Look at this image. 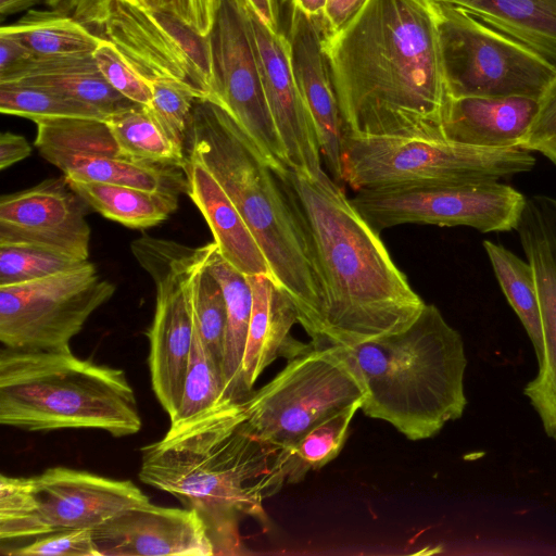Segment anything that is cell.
Returning a JSON list of instances; mask_svg holds the SVG:
<instances>
[{
	"instance_id": "obj_1",
	"label": "cell",
	"mask_w": 556,
	"mask_h": 556,
	"mask_svg": "<svg viewBox=\"0 0 556 556\" xmlns=\"http://www.w3.org/2000/svg\"><path fill=\"white\" fill-rule=\"evenodd\" d=\"M442 20V0H368L346 29L323 31L343 135L445 138Z\"/></svg>"
},
{
	"instance_id": "obj_2",
	"label": "cell",
	"mask_w": 556,
	"mask_h": 556,
	"mask_svg": "<svg viewBox=\"0 0 556 556\" xmlns=\"http://www.w3.org/2000/svg\"><path fill=\"white\" fill-rule=\"evenodd\" d=\"M280 452L250 430L241 402L226 399L142 446L138 475L200 515L215 555H245L240 520L268 527L263 502L285 483Z\"/></svg>"
},
{
	"instance_id": "obj_3",
	"label": "cell",
	"mask_w": 556,
	"mask_h": 556,
	"mask_svg": "<svg viewBox=\"0 0 556 556\" xmlns=\"http://www.w3.org/2000/svg\"><path fill=\"white\" fill-rule=\"evenodd\" d=\"M277 176L305 222L324 281L314 346L349 348L407 328L426 303L342 188L323 169Z\"/></svg>"
},
{
	"instance_id": "obj_4",
	"label": "cell",
	"mask_w": 556,
	"mask_h": 556,
	"mask_svg": "<svg viewBox=\"0 0 556 556\" xmlns=\"http://www.w3.org/2000/svg\"><path fill=\"white\" fill-rule=\"evenodd\" d=\"M185 151L231 199L264 253L273 280L289 295L298 323L316 343L324 281L305 222L281 179L236 119L206 99L194 102Z\"/></svg>"
},
{
	"instance_id": "obj_5",
	"label": "cell",
	"mask_w": 556,
	"mask_h": 556,
	"mask_svg": "<svg viewBox=\"0 0 556 556\" xmlns=\"http://www.w3.org/2000/svg\"><path fill=\"white\" fill-rule=\"evenodd\" d=\"M343 349L366 388L361 409L368 417L414 441L462 417L464 342L435 305L426 304L402 331Z\"/></svg>"
},
{
	"instance_id": "obj_6",
	"label": "cell",
	"mask_w": 556,
	"mask_h": 556,
	"mask_svg": "<svg viewBox=\"0 0 556 556\" xmlns=\"http://www.w3.org/2000/svg\"><path fill=\"white\" fill-rule=\"evenodd\" d=\"M0 422L27 431H140L136 395L123 369L59 350L2 348Z\"/></svg>"
},
{
	"instance_id": "obj_7",
	"label": "cell",
	"mask_w": 556,
	"mask_h": 556,
	"mask_svg": "<svg viewBox=\"0 0 556 556\" xmlns=\"http://www.w3.org/2000/svg\"><path fill=\"white\" fill-rule=\"evenodd\" d=\"M341 160L342 181L356 191L493 181L535 165V157L522 149L479 148L421 136L343 135Z\"/></svg>"
},
{
	"instance_id": "obj_8",
	"label": "cell",
	"mask_w": 556,
	"mask_h": 556,
	"mask_svg": "<svg viewBox=\"0 0 556 556\" xmlns=\"http://www.w3.org/2000/svg\"><path fill=\"white\" fill-rule=\"evenodd\" d=\"M365 396L364 382L344 349L313 344L241 403L250 430L287 451L313 427Z\"/></svg>"
},
{
	"instance_id": "obj_9",
	"label": "cell",
	"mask_w": 556,
	"mask_h": 556,
	"mask_svg": "<svg viewBox=\"0 0 556 556\" xmlns=\"http://www.w3.org/2000/svg\"><path fill=\"white\" fill-rule=\"evenodd\" d=\"M215 242L190 248L143 235L130 243L138 264L152 278L156 298L151 327L149 368L155 396L167 415L177 412L193 340L192 286Z\"/></svg>"
},
{
	"instance_id": "obj_10",
	"label": "cell",
	"mask_w": 556,
	"mask_h": 556,
	"mask_svg": "<svg viewBox=\"0 0 556 556\" xmlns=\"http://www.w3.org/2000/svg\"><path fill=\"white\" fill-rule=\"evenodd\" d=\"M442 39L452 98L536 99L556 76L538 53L442 0Z\"/></svg>"
},
{
	"instance_id": "obj_11",
	"label": "cell",
	"mask_w": 556,
	"mask_h": 556,
	"mask_svg": "<svg viewBox=\"0 0 556 556\" xmlns=\"http://www.w3.org/2000/svg\"><path fill=\"white\" fill-rule=\"evenodd\" d=\"M526 197L498 180L462 185L361 189L352 204L378 232L402 224L516 230Z\"/></svg>"
},
{
	"instance_id": "obj_12",
	"label": "cell",
	"mask_w": 556,
	"mask_h": 556,
	"mask_svg": "<svg viewBox=\"0 0 556 556\" xmlns=\"http://www.w3.org/2000/svg\"><path fill=\"white\" fill-rule=\"evenodd\" d=\"M115 286L88 262L47 278L0 287V341L25 350H59L71 340Z\"/></svg>"
},
{
	"instance_id": "obj_13",
	"label": "cell",
	"mask_w": 556,
	"mask_h": 556,
	"mask_svg": "<svg viewBox=\"0 0 556 556\" xmlns=\"http://www.w3.org/2000/svg\"><path fill=\"white\" fill-rule=\"evenodd\" d=\"M37 125L35 146L66 179L97 181L180 194L185 169L126 156L103 119L47 118Z\"/></svg>"
},
{
	"instance_id": "obj_14",
	"label": "cell",
	"mask_w": 556,
	"mask_h": 556,
	"mask_svg": "<svg viewBox=\"0 0 556 556\" xmlns=\"http://www.w3.org/2000/svg\"><path fill=\"white\" fill-rule=\"evenodd\" d=\"M218 105L256 143L276 174L289 169L264 96L241 0H222L208 34Z\"/></svg>"
},
{
	"instance_id": "obj_15",
	"label": "cell",
	"mask_w": 556,
	"mask_h": 556,
	"mask_svg": "<svg viewBox=\"0 0 556 556\" xmlns=\"http://www.w3.org/2000/svg\"><path fill=\"white\" fill-rule=\"evenodd\" d=\"M248 33L254 49L266 103L293 170H321V151L315 125L296 85L289 41L270 29L248 0H241Z\"/></svg>"
},
{
	"instance_id": "obj_16",
	"label": "cell",
	"mask_w": 556,
	"mask_h": 556,
	"mask_svg": "<svg viewBox=\"0 0 556 556\" xmlns=\"http://www.w3.org/2000/svg\"><path fill=\"white\" fill-rule=\"evenodd\" d=\"M88 204L63 177L0 199V243H33L89 257Z\"/></svg>"
},
{
	"instance_id": "obj_17",
	"label": "cell",
	"mask_w": 556,
	"mask_h": 556,
	"mask_svg": "<svg viewBox=\"0 0 556 556\" xmlns=\"http://www.w3.org/2000/svg\"><path fill=\"white\" fill-rule=\"evenodd\" d=\"M100 556H213L207 527L194 509L152 503L124 510L92 528Z\"/></svg>"
},
{
	"instance_id": "obj_18",
	"label": "cell",
	"mask_w": 556,
	"mask_h": 556,
	"mask_svg": "<svg viewBox=\"0 0 556 556\" xmlns=\"http://www.w3.org/2000/svg\"><path fill=\"white\" fill-rule=\"evenodd\" d=\"M46 522L53 531L94 528L129 508L150 504L130 480H115L67 467L30 477Z\"/></svg>"
},
{
	"instance_id": "obj_19",
	"label": "cell",
	"mask_w": 556,
	"mask_h": 556,
	"mask_svg": "<svg viewBox=\"0 0 556 556\" xmlns=\"http://www.w3.org/2000/svg\"><path fill=\"white\" fill-rule=\"evenodd\" d=\"M321 17L292 7L289 41L293 75L317 132L329 174L342 181L343 126L326 55Z\"/></svg>"
},
{
	"instance_id": "obj_20",
	"label": "cell",
	"mask_w": 556,
	"mask_h": 556,
	"mask_svg": "<svg viewBox=\"0 0 556 556\" xmlns=\"http://www.w3.org/2000/svg\"><path fill=\"white\" fill-rule=\"evenodd\" d=\"M252 309L242 361L244 400L261 374L276 358H292L312 348L290 336L298 323L296 308L289 295L267 275H251Z\"/></svg>"
},
{
	"instance_id": "obj_21",
	"label": "cell",
	"mask_w": 556,
	"mask_h": 556,
	"mask_svg": "<svg viewBox=\"0 0 556 556\" xmlns=\"http://www.w3.org/2000/svg\"><path fill=\"white\" fill-rule=\"evenodd\" d=\"M521 247L534 271L544 342L538 375L523 392L556 441V224L531 232Z\"/></svg>"
},
{
	"instance_id": "obj_22",
	"label": "cell",
	"mask_w": 556,
	"mask_h": 556,
	"mask_svg": "<svg viewBox=\"0 0 556 556\" xmlns=\"http://www.w3.org/2000/svg\"><path fill=\"white\" fill-rule=\"evenodd\" d=\"M536 111L527 97H457L448 104L444 137L490 149H520Z\"/></svg>"
},
{
	"instance_id": "obj_23",
	"label": "cell",
	"mask_w": 556,
	"mask_h": 556,
	"mask_svg": "<svg viewBox=\"0 0 556 556\" xmlns=\"http://www.w3.org/2000/svg\"><path fill=\"white\" fill-rule=\"evenodd\" d=\"M186 193L205 218L220 255L244 274L267 275L271 271L257 241L238 208L200 163L188 160L185 167Z\"/></svg>"
},
{
	"instance_id": "obj_24",
	"label": "cell",
	"mask_w": 556,
	"mask_h": 556,
	"mask_svg": "<svg viewBox=\"0 0 556 556\" xmlns=\"http://www.w3.org/2000/svg\"><path fill=\"white\" fill-rule=\"evenodd\" d=\"M40 86L92 105L105 116L135 104L102 76L92 53L31 56L0 72V84Z\"/></svg>"
},
{
	"instance_id": "obj_25",
	"label": "cell",
	"mask_w": 556,
	"mask_h": 556,
	"mask_svg": "<svg viewBox=\"0 0 556 556\" xmlns=\"http://www.w3.org/2000/svg\"><path fill=\"white\" fill-rule=\"evenodd\" d=\"M556 68V0H446Z\"/></svg>"
},
{
	"instance_id": "obj_26",
	"label": "cell",
	"mask_w": 556,
	"mask_h": 556,
	"mask_svg": "<svg viewBox=\"0 0 556 556\" xmlns=\"http://www.w3.org/2000/svg\"><path fill=\"white\" fill-rule=\"evenodd\" d=\"M207 270L222 287L227 311L223 380L225 397L243 402L242 361L252 309V290L248 276L231 266L213 250L206 263Z\"/></svg>"
},
{
	"instance_id": "obj_27",
	"label": "cell",
	"mask_w": 556,
	"mask_h": 556,
	"mask_svg": "<svg viewBox=\"0 0 556 556\" xmlns=\"http://www.w3.org/2000/svg\"><path fill=\"white\" fill-rule=\"evenodd\" d=\"M67 181L88 206L129 228L155 226L167 219L178 206V194L175 193L97 181Z\"/></svg>"
},
{
	"instance_id": "obj_28",
	"label": "cell",
	"mask_w": 556,
	"mask_h": 556,
	"mask_svg": "<svg viewBox=\"0 0 556 556\" xmlns=\"http://www.w3.org/2000/svg\"><path fill=\"white\" fill-rule=\"evenodd\" d=\"M0 33L36 56L92 53L103 38L60 10L30 9L15 23L1 26Z\"/></svg>"
},
{
	"instance_id": "obj_29",
	"label": "cell",
	"mask_w": 556,
	"mask_h": 556,
	"mask_svg": "<svg viewBox=\"0 0 556 556\" xmlns=\"http://www.w3.org/2000/svg\"><path fill=\"white\" fill-rule=\"evenodd\" d=\"M122 152L136 161L184 168L185 150L163 129L147 106L132 104L103 118Z\"/></svg>"
},
{
	"instance_id": "obj_30",
	"label": "cell",
	"mask_w": 556,
	"mask_h": 556,
	"mask_svg": "<svg viewBox=\"0 0 556 556\" xmlns=\"http://www.w3.org/2000/svg\"><path fill=\"white\" fill-rule=\"evenodd\" d=\"M494 275L508 303L523 325L536 354L538 363L544 352L539 295L532 265L492 241H483Z\"/></svg>"
},
{
	"instance_id": "obj_31",
	"label": "cell",
	"mask_w": 556,
	"mask_h": 556,
	"mask_svg": "<svg viewBox=\"0 0 556 556\" xmlns=\"http://www.w3.org/2000/svg\"><path fill=\"white\" fill-rule=\"evenodd\" d=\"M363 401H358L313 427L292 448L281 450V476L285 483L301 482L311 470H318L342 450L350 424Z\"/></svg>"
},
{
	"instance_id": "obj_32",
	"label": "cell",
	"mask_w": 556,
	"mask_h": 556,
	"mask_svg": "<svg viewBox=\"0 0 556 556\" xmlns=\"http://www.w3.org/2000/svg\"><path fill=\"white\" fill-rule=\"evenodd\" d=\"M0 111L33 122L47 118H96L105 115L92 105L54 90L25 84H0Z\"/></svg>"
},
{
	"instance_id": "obj_33",
	"label": "cell",
	"mask_w": 556,
	"mask_h": 556,
	"mask_svg": "<svg viewBox=\"0 0 556 556\" xmlns=\"http://www.w3.org/2000/svg\"><path fill=\"white\" fill-rule=\"evenodd\" d=\"M53 532L46 522L30 477L0 476V539L2 542L37 539Z\"/></svg>"
},
{
	"instance_id": "obj_34",
	"label": "cell",
	"mask_w": 556,
	"mask_h": 556,
	"mask_svg": "<svg viewBox=\"0 0 556 556\" xmlns=\"http://www.w3.org/2000/svg\"><path fill=\"white\" fill-rule=\"evenodd\" d=\"M88 262L43 245L0 243V287L74 270Z\"/></svg>"
},
{
	"instance_id": "obj_35",
	"label": "cell",
	"mask_w": 556,
	"mask_h": 556,
	"mask_svg": "<svg viewBox=\"0 0 556 556\" xmlns=\"http://www.w3.org/2000/svg\"><path fill=\"white\" fill-rule=\"evenodd\" d=\"M226 400L223 372L193 325L192 348L180 405L170 422L200 414Z\"/></svg>"
},
{
	"instance_id": "obj_36",
	"label": "cell",
	"mask_w": 556,
	"mask_h": 556,
	"mask_svg": "<svg viewBox=\"0 0 556 556\" xmlns=\"http://www.w3.org/2000/svg\"><path fill=\"white\" fill-rule=\"evenodd\" d=\"M208 261V260H207ZM193 325L223 372L227 311L223 290L206 264L199 270L192 286Z\"/></svg>"
},
{
	"instance_id": "obj_37",
	"label": "cell",
	"mask_w": 556,
	"mask_h": 556,
	"mask_svg": "<svg viewBox=\"0 0 556 556\" xmlns=\"http://www.w3.org/2000/svg\"><path fill=\"white\" fill-rule=\"evenodd\" d=\"M151 90L152 103L148 109L166 134L185 150L194 102L205 99L204 96L190 86L173 81L154 84Z\"/></svg>"
},
{
	"instance_id": "obj_38",
	"label": "cell",
	"mask_w": 556,
	"mask_h": 556,
	"mask_svg": "<svg viewBox=\"0 0 556 556\" xmlns=\"http://www.w3.org/2000/svg\"><path fill=\"white\" fill-rule=\"evenodd\" d=\"M92 55L102 76L117 92L134 103L151 106L150 86L131 70L108 39L102 38Z\"/></svg>"
},
{
	"instance_id": "obj_39",
	"label": "cell",
	"mask_w": 556,
	"mask_h": 556,
	"mask_svg": "<svg viewBox=\"0 0 556 556\" xmlns=\"http://www.w3.org/2000/svg\"><path fill=\"white\" fill-rule=\"evenodd\" d=\"M12 556H100L92 528L63 529L7 552Z\"/></svg>"
},
{
	"instance_id": "obj_40",
	"label": "cell",
	"mask_w": 556,
	"mask_h": 556,
	"mask_svg": "<svg viewBox=\"0 0 556 556\" xmlns=\"http://www.w3.org/2000/svg\"><path fill=\"white\" fill-rule=\"evenodd\" d=\"M520 149L539 152L556 165V76L536 100V111Z\"/></svg>"
},
{
	"instance_id": "obj_41",
	"label": "cell",
	"mask_w": 556,
	"mask_h": 556,
	"mask_svg": "<svg viewBox=\"0 0 556 556\" xmlns=\"http://www.w3.org/2000/svg\"><path fill=\"white\" fill-rule=\"evenodd\" d=\"M150 12L170 14L203 37L211 33L222 0H121Z\"/></svg>"
},
{
	"instance_id": "obj_42",
	"label": "cell",
	"mask_w": 556,
	"mask_h": 556,
	"mask_svg": "<svg viewBox=\"0 0 556 556\" xmlns=\"http://www.w3.org/2000/svg\"><path fill=\"white\" fill-rule=\"evenodd\" d=\"M368 0H327L321 23L324 34L337 35L358 16Z\"/></svg>"
},
{
	"instance_id": "obj_43",
	"label": "cell",
	"mask_w": 556,
	"mask_h": 556,
	"mask_svg": "<svg viewBox=\"0 0 556 556\" xmlns=\"http://www.w3.org/2000/svg\"><path fill=\"white\" fill-rule=\"evenodd\" d=\"M31 148L27 140L13 132H2L0 136V169L26 159L29 156Z\"/></svg>"
},
{
	"instance_id": "obj_44",
	"label": "cell",
	"mask_w": 556,
	"mask_h": 556,
	"mask_svg": "<svg viewBox=\"0 0 556 556\" xmlns=\"http://www.w3.org/2000/svg\"><path fill=\"white\" fill-rule=\"evenodd\" d=\"M34 56L20 41L0 33V72Z\"/></svg>"
},
{
	"instance_id": "obj_45",
	"label": "cell",
	"mask_w": 556,
	"mask_h": 556,
	"mask_svg": "<svg viewBox=\"0 0 556 556\" xmlns=\"http://www.w3.org/2000/svg\"><path fill=\"white\" fill-rule=\"evenodd\" d=\"M260 18L273 30L279 31L275 0H248Z\"/></svg>"
},
{
	"instance_id": "obj_46",
	"label": "cell",
	"mask_w": 556,
	"mask_h": 556,
	"mask_svg": "<svg viewBox=\"0 0 556 556\" xmlns=\"http://www.w3.org/2000/svg\"><path fill=\"white\" fill-rule=\"evenodd\" d=\"M45 0H0L1 16L11 15L24 10H30L31 7Z\"/></svg>"
},
{
	"instance_id": "obj_47",
	"label": "cell",
	"mask_w": 556,
	"mask_h": 556,
	"mask_svg": "<svg viewBox=\"0 0 556 556\" xmlns=\"http://www.w3.org/2000/svg\"><path fill=\"white\" fill-rule=\"evenodd\" d=\"M327 0H292V7L312 17H321Z\"/></svg>"
},
{
	"instance_id": "obj_48",
	"label": "cell",
	"mask_w": 556,
	"mask_h": 556,
	"mask_svg": "<svg viewBox=\"0 0 556 556\" xmlns=\"http://www.w3.org/2000/svg\"><path fill=\"white\" fill-rule=\"evenodd\" d=\"M65 0H45V3L51 7H56L60 3L64 2Z\"/></svg>"
}]
</instances>
